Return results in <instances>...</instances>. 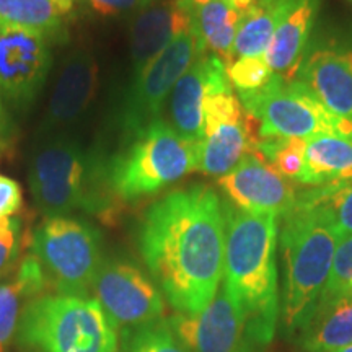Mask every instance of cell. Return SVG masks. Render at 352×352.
I'll return each mask as SVG.
<instances>
[{
  "label": "cell",
  "instance_id": "6da1fadb",
  "mask_svg": "<svg viewBox=\"0 0 352 352\" xmlns=\"http://www.w3.org/2000/svg\"><path fill=\"white\" fill-rule=\"evenodd\" d=\"M139 248L171 307L201 314L223 276L226 214L217 192L195 184L158 199L140 223Z\"/></svg>",
  "mask_w": 352,
  "mask_h": 352
},
{
  "label": "cell",
  "instance_id": "7a4b0ae2",
  "mask_svg": "<svg viewBox=\"0 0 352 352\" xmlns=\"http://www.w3.org/2000/svg\"><path fill=\"white\" fill-rule=\"evenodd\" d=\"M226 256L223 289L245 316L246 329L256 344H267L279 315L276 248L279 217L245 212L223 206Z\"/></svg>",
  "mask_w": 352,
  "mask_h": 352
},
{
  "label": "cell",
  "instance_id": "3957f363",
  "mask_svg": "<svg viewBox=\"0 0 352 352\" xmlns=\"http://www.w3.org/2000/svg\"><path fill=\"white\" fill-rule=\"evenodd\" d=\"M283 219L279 233L284 261L283 320L285 329L300 331L328 283L340 236L331 215L320 206L297 201Z\"/></svg>",
  "mask_w": 352,
  "mask_h": 352
},
{
  "label": "cell",
  "instance_id": "277c9868",
  "mask_svg": "<svg viewBox=\"0 0 352 352\" xmlns=\"http://www.w3.org/2000/svg\"><path fill=\"white\" fill-rule=\"evenodd\" d=\"M199 144L191 142L158 118L132 138L107 170L108 186L118 197L134 201L155 195L197 170Z\"/></svg>",
  "mask_w": 352,
  "mask_h": 352
},
{
  "label": "cell",
  "instance_id": "5b68a950",
  "mask_svg": "<svg viewBox=\"0 0 352 352\" xmlns=\"http://www.w3.org/2000/svg\"><path fill=\"white\" fill-rule=\"evenodd\" d=\"M20 338L41 352H114L118 327L95 298L57 294L26 305Z\"/></svg>",
  "mask_w": 352,
  "mask_h": 352
},
{
  "label": "cell",
  "instance_id": "8992f818",
  "mask_svg": "<svg viewBox=\"0 0 352 352\" xmlns=\"http://www.w3.org/2000/svg\"><path fill=\"white\" fill-rule=\"evenodd\" d=\"M245 113L259 122L258 139H310L341 134L352 139V121L329 113L300 80L274 74L266 85L239 91Z\"/></svg>",
  "mask_w": 352,
  "mask_h": 352
},
{
  "label": "cell",
  "instance_id": "52a82bcc",
  "mask_svg": "<svg viewBox=\"0 0 352 352\" xmlns=\"http://www.w3.org/2000/svg\"><path fill=\"white\" fill-rule=\"evenodd\" d=\"M96 162L67 138L46 140L30 162L28 182L36 208L47 217H64L77 209L95 210Z\"/></svg>",
  "mask_w": 352,
  "mask_h": 352
},
{
  "label": "cell",
  "instance_id": "ba28073f",
  "mask_svg": "<svg viewBox=\"0 0 352 352\" xmlns=\"http://www.w3.org/2000/svg\"><path fill=\"white\" fill-rule=\"evenodd\" d=\"M33 256L57 294L88 297L103 259L98 232L67 217H50L36 228Z\"/></svg>",
  "mask_w": 352,
  "mask_h": 352
},
{
  "label": "cell",
  "instance_id": "9c48e42d",
  "mask_svg": "<svg viewBox=\"0 0 352 352\" xmlns=\"http://www.w3.org/2000/svg\"><path fill=\"white\" fill-rule=\"evenodd\" d=\"M201 54H206V51L191 28L178 34L138 77H134L122 108V129L126 134L134 138L145 126L160 118L162 108L175 83Z\"/></svg>",
  "mask_w": 352,
  "mask_h": 352
},
{
  "label": "cell",
  "instance_id": "30bf717a",
  "mask_svg": "<svg viewBox=\"0 0 352 352\" xmlns=\"http://www.w3.org/2000/svg\"><path fill=\"white\" fill-rule=\"evenodd\" d=\"M96 300L116 327L139 328L164 315L160 292L131 263L104 261L94 283Z\"/></svg>",
  "mask_w": 352,
  "mask_h": 352
},
{
  "label": "cell",
  "instance_id": "8fae6325",
  "mask_svg": "<svg viewBox=\"0 0 352 352\" xmlns=\"http://www.w3.org/2000/svg\"><path fill=\"white\" fill-rule=\"evenodd\" d=\"M51 67L47 38L26 30L0 28V96L19 107L36 98Z\"/></svg>",
  "mask_w": 352,
  "mask_h": 352
},
{
  "label": "cell",
  "instance_id": "7c38bea8",
  "mask_svg": "<svg viewBox=\"0 0 352 352\" xmlns=\"http://www.w3.org/2000/svg\"><path fill=\"white\" fill-rule=\"evenodd\" d=\"M170 327L192 352H250L245 316L222 287L201 314L176 315Z\"/></svg>",
  "mask_w": 352,
  "mask_h": 352
},
{
  "label": "cell",
  "instance_id": "4fadbf2b",
  "mask_svg": "<svg viewBox=\"0 0 352 352\" xmlns=\"http://www.w3.org/2000/svg\"><path fill=\"white\" fill-rule=\"evenodd\" d=\"M217 183L233 204L245 212L284 217L296 208V189L258 152L245 155L235 168L220 176Z\"/></svg>",
  "mask_w": 352,
  "mask_h": 352
},
{
  "label": "cell",
  "instance_id": "5bb4252c",
  "mask_svg": "<svg viewBox=\"0 0 352 352\" xmlns=\"http://www.w3.org/2000/svg\"><path fill=\"white\" fill-rule=\"evenodd\" d=\"M98 87V65L90 51L77 50L65 57L52 88L43 131L54 132L74 124L90 107Z\"/></svg>",
  "mask_w": 352,
  "mask_h": 352
},
{
  "label": "cell",
  "instance_id": "9a60e30c",
  "mask_svg": "<svg viewBox=\"0 0 352 352\" xmlns=\"http://www.w3.org/2000/svg\"><path fill=\"white\" fill-rule=\"evenodd\" d=\"M192 7L186 0L153 2L135 13L131 23V60L134 77L152 63L173 39L192 28Z\"/></svg>",
  "mask_w": 352,
  "mask_h": 352
},
{
  "label": "cell",
  "instance_id": "2e32d148",
  "mask_svg": "<svg viewBox=\"0 0 352 352\" xmlns=\"http://www.w3.org/2000/svg\"><path fill=\"white\" fill-rule=\"evenodd\" d=\"M315 98L342 120L352 121V51L320 47L310 52L297 70Z\"/></svg>",
  "mask_w": 352,
  "mask_h": 352
},
{
  "label": "cell",
  "instance_id": "e0dca14e",
  "mask_svg": "<svg viewBox=\"0 0 352 352\" xmlns=\"http://www.w3.org/2000/svg\"><path fill=\"white\" fill-rule=\"evenodd\" d=\"M320 6L321 0H290L264 54L277 76L290 78L297 74Z\"/></svg>",
  "mask_w": 352,
  "mask_h": 352
},
{
  "label": "cell",
  "instance_id": "ac0fdd59",
  "mask_svg": "<svg viewBox=\"0 0 352 352\" xmlns=\"http://www.w3.org/2000/svg\"><path fill=\"white\" fill-rule=\"evenodd\" d=\"M256 140L246 113L210 127L202 132L197 171L215 178L227 175L240 164L241 158L254 152Z\"/></svg>",
  "mask_w": 352,
  "mask_h": 352
},
{
  "label": "cell",
  "instance_id": "d6986e66",
  "mask_svg": "<svg viewBox=\"0 0 352 352\" xmlns=\"http://www.w3.org/2000/svg\"><path fill=\"white\" fill-rule=\"evenodd\" d=\"M214 57L212 52L197 57L170 94V126L191 142L199 144L202 140V101L208 91Z\"/></svg>",
  "mask_w": 352,
  "mask_h": 352
},
{
  "label": "cell",
  "instance_id": "ffe728a7",
  "mask_svg": "<svg viewBox=\"0 0 352 352\" xmlns=\"http://www.w3.org/2000/svg\"><path fill=\"white\" fill-rule=\"evenodd\" d=\"M300 338L305 352H334L352 344V292L321 296Z\"/></svg>",
  "mask_w": 352,
  "mask_h": 352
},
{
  "label": "cell",
  "instance_id": "44dd1931",
  "mask_svg": "<svg viewBox=\"0 0 352 352\" xmlns=\"http://www.w3.org/2000/svg\"><path fill=\"white\" fill-rule=\"evenodd\" d=\"M347 179H352V139L341 134H316L308 139L298 183L315 188Z\"/></svg>",
  "mask_w": 352,
  "mask_h": 352
},
{
  "label": "cell",
  "instance_id": "7402d4cb",
  "mask_svg": "<svg viewBox=\"0 0 352 352\" xmlns=\"http://www.w3.org/2000/svg\"><path fill=\"white\" fill-rule=\"evenodd\" d=\"M246 13L228 0L192 7V32L206 52L210 51L227 65L233 60V43Z\"/></svg>",
  "mask_w": 352,
  "mask_h": 352
},
{
  "label": "cell",
  "instance_id": "603a6c76",
  "mask_svg": "<svg viewBox=\"0 0 352 352\" xmlns=\"http://www.w3.org/2000/svg\"><path fill=\"white\" fill-rule=\"evenodd\" d=\"M290 0H258L241 21L233 43V57L264 56Z\"/></svg>",
  "mask_w": 352,
  "mask_h": 352
},
{
  "label": "cell",
  "instance_id": "cb8c5ba5",
  "mask_svg": "<svg viewBox=\"0 0 352 352\" xmlns=\"http://www.w3.org/2000/svg\"><path fill=\"white\" fill-rule=\"evenodd\" d=\"M46 284V276L34 256L21 263L12 283L0 284V349H3L16 327L21 302L25 298H38Z\"/></svg>",
  "mask_w": 352,
  "mask_h": 352
},
{
  "label": "cell",
  "instance_id": "d4e9b609",
  "mask_svg": "<svg viewBox=\"0 0 352 352\" xmlns=\"http://www.w3.org/2000/svg\"><path fill=\"white\" fill-rule=\"evenodd\" d=\"M63 16L52 0H0V28L26 30L51 38L63 26Z\"/></svg>",
  "mask_w": 352,
  "mask_h": 352
},
{
  "label": "cell",
  "instance_id": "484cf974",
  "mask_svg": "<svg viewBox=\"0 0 352 352\" xmlns=\"http://www.w3.org/2000/svg\"><path fill=\"white\" fill-rule=\"evenodd\" d=\"M297 201L327 210L340 240L352 235V179L305 189L297 192Z\"/></svg>",
  "mask_w": 352,
  "mask_h": 352
},
{
  "label": "cell",
  "instance_id": "4316f807",
  "mask_svg": "<svg viewBox=\"0 0 352 352\" xmlns=\"http://www.w3.org/2000/svg\"><path fill=\"white\" fill-rule=\"evenodd\" d=\"M307 139H258L254 152H258L264 160L284 178L298 183L303 165H305Z\"/></svg>",
  "mask_w": 352,
  "mask_h": 352
},
{
  "label": "cell",
  "instance_id": "83f0119b",
  "mask_svg": "<svg viewBox=\"0 0 352 352\" xmlns=\"http://www.w3.org/2000/svg\"><path fill=\"white\" fill-rule=\"evenodd\" d=\"M126 352H186L170 323H151L124 333Z\"/></svg>",
  "mask_w": 352,
  "mask_h": 352
},
{
  "label": "cell",
  "instance_id": "f1b7e54d",
  "mask_svg": "<svg viewBox=\"0 0 352 352\" xmlns=\"http://www.w3.org/2000/svg\"><path fill=\"white\" fill-rule=\"evenodd\" d=\"M226 72L228 82L239 91L258 90L274 76L264 56L236 57L226 65Z\"/></svg>",
  "mask_w": 352,
  "mask_h": 352
},
{
  "label": "cell",
  "instance_id": "f546056e",
  "mask_svg": "<svg viewBox=\"0 0 352 352\" xmlns=\"http://www.w3.org/2000/svg\"><path fill=\"white\" fill-rule=\"evenodd\" d=\"M347 292H352V235L338 243L329 279L321 296H340Z\"/></svg>",
  "mask_w": 352,
  "mask_h": 352
},
{
  "label": "cell",
  "instance_id": "4dcf8cb0",
  "mask_svg": "<svg viewBox=\"0 0 352 352\" xmlns=\"http://www.w3.org/2000/svg\"><path fill=\"white\" fill-rule=\"evenodd\" d=\"M20 220L15 217L0 219V274L6 272L20 248Z\"/></svg>",
  "mask_w": 352,
  "mask_h": 352
},
{
  "label": "cell",
  "instance_id": "1f68e13d",
  "mask_svg": "<svg viewBox=\"0 0 352 352\" xmlns=\"http://www.w3.org/2000/svg\"><path fill=\"white\" fill-rule=\"evenodd\" d=\"M87 2L100 15L116 16L132 12L138 13L145 7L152 6L155 0H87Z\"/></svg>",
  "mask_w": 352,
  "mask_h": 352
},
{
  "label": "cell",
  "instance_id": "d6a6232c",
  "mask_svg": "<svg viewBox=\"0 0 352 352\" xmlns=\"http://www.w3.org/2000/svg\"><path fill=\"white\" fill-rule=\"evenodd\" d=\"M23 206L21 188L15 179L0 175V219L12 217Z\"/></svg>",
  "mask_w": 352,
  "mask_h": 352
},
{
  "label": "cell",
  "instance_id": "836d02e7",
  "mask_svg": "<svg viewBox=\"0 0 352 352\" xmlns=\"http://www.w3.org/2000/svg\"><path fill=\"white\" fill-rule=\"evenodd\" d=\"M7 151V126H6V116H3L2 104H0V157Z\"/></svg>",
  "mask_w": 352,
  "mask_h": 352
},
{
  "label": "cell",
  "instance_id": "e575fe53",
  "mask_svg": "<svg viewBox=\"0 0 352 352\" xmlns=\"http://www.w3.org/2000/svg\"><path fill=\"white\" fill-rule=\"evenodd\" d=\"M52 2L59 7V10L63 12L64 15H67V13L74 8V6H76L77 0H52Z\"/></svg>",
  "mask_w": 352,
  "mask_h": 352
},
{
  "label": "cell",
  "instance_id": "d590c367",
  "mask_svg": "<svg viewBox=\"0 0 352 352\" xmlns=\"http://www.w3.org/2000/svg\"><path fill=\"white\" fill-rule=\"evenodd\" d=\"M191 7H197V6H204V3H210V2H217V0H186Z\"/></svg>",
  "mask_w": 352,
  "mask_h": 352
},
{
  "label": "cell",
  "instance_id": "8d00e7d4",
  "mask_svg": "<svg viewBox=\"0 0 352 352\" xmlns=\"http://www.w3.org/2000/svg\"><path fill=\"white\" fill-rule=\"evenodd\" d=\"M334 352H352V344L346 346V347H342V349H338V351H334Z\"/></svg>",
  "mask_w": 352,
  "mask_h": 352
},
{
  "label": "cell",
  "instance_id": "74e56055",
  "mask_svg": "<svg viewBox=\"0 0 352 352\" xmlns=\"http://www.w3.org/2000/svg\"><path fill=\"white\" fill-rule=\"evenodd\" d=\"M349 2H351V3H352V0H349Z\"/></svg>",
  "mask_w": 352,
  "mask_h": 352
},
{
  "label": "cell",
  "instance_id": "f35d334b",
  "mask_svg": "<svg viewBox=\"0 0 352 352\" xmlns=\"http://www.w3.org/2000/svg\"><path fill=\"white\" fill-rule=\"evenodd\" d=\"M0 352H2V349H0Z\"/></svg>",
  "mask_w": 352,
  "mask_h": 352
},
{
  "label": "cell",
  "instance_id": "ab89813d",
  "mask_svg": "<svg viewBox=\"0 0 352 352\" xmlns=\"http://www.w3.org/2000/svg\"><path fill=\"white\" fill-rule=\"evenodd\" d=\"M114 352H118V351H114Z\"/></svg>",
  "mask_w": 352,
  "mask_h": 352
}]
</instances>
